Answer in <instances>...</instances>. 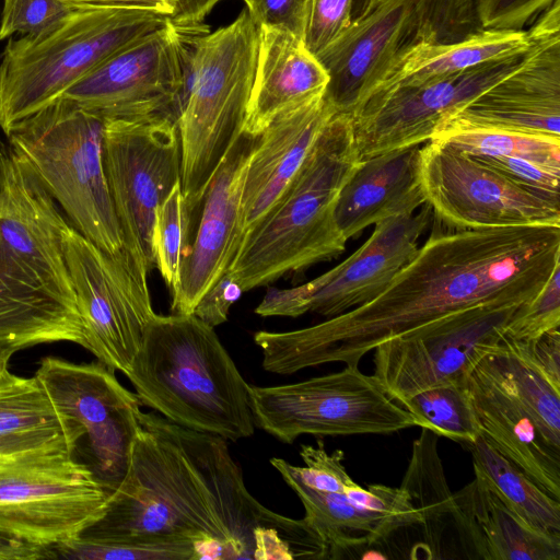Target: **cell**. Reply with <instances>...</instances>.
Returning <instances> with one entry per match:
<instances>
[{
  "label": "cell",
  "instance_id": "obj_1",
  "mask_svg": "<svg viewBox=\"0 0 560 560\" xmlns=\"http://www.w3.org/2000/svg\"><path fill=\"white\" fill-rule=\"evenodd\" d=\"M436 220L413 258L371 301L310 327L257 331L264 370L358 368L380 343L451 314L529 302L560 264V226L464 229Z\"/></svg>",
  "mask_w": 560,
  "mask_h": 560
},
{
  "label": "cell",
  "instance_id": "obj_2",
  "mask_svg": "<svg viewBox=\"0 0 560 560\" xmlns=\"http://www.w3.org/2000/svg\"><path fill=\"white\" fill-rule=\"evenodd\" d=\"M258 526L280 530L305 558L324 548L305 518L275 513L250 494L225 439L141 411L126 474L103 517L81 535L211 537L236 560L254 559Z\"/></svg>",
  "mask_w": 560,
  "mask_h": 560
},
{
  "label": "cell",
  "instance_id": "obj_3",
  "mask_svg": "<svg viewBox=\"0 0 560 560\" xmlns=\"http://www.w3.org/2000/svg\"><path fill=\"white\" fill-rule=\"evenodd\" d=\"M73 226L26 160L0 150V345L84 346L66 260Z\"/></svg>",
  "mask_w": 560,
  "mask_h": 560
},
{
  "label": "cell",
  "instance_id": "obj_4",
  "mask_svg": "<svg viewBox=\"0 0 560 560\" xmlns=\"http://www.w3.org/2000/svg\"><path fill=\"white\" fill-rule=\"evenodd\" d=\"M126 376L141 406L175 424L233 442L255 432L249 384L194 314H155Z\"/></svg>",
  "mask_w": 560,
  "mask_h": 560
},
{
  "label": "cell",
  "instance_id": "obj_5",
  "mask_svg": "<svg viewBox=\"0 0 560 560\" xmlns=\"http://www.w3.org/2000/svg\"><path fill=\"white\" fill-rule=\"evenodd\" d=\"M361 163L351 116L336 113L279 202L243 236L228 270L244 292L343 253L336 205Z\"/></svg>",
  "mask_w": 560,
  "mask_h": 560
},
{
  "label": "cell",
  "instance_id": "obj_6",
  "mask_svg": "<svg viewBox=\"0 0 560 560\" xmlns=\"http://www.w3.org/2000/svg\"><path fill=\"white\" fill-rule=\"evenodd\" d=\"M258 44L259 26L247 8L198 37L190 91L177 120L188 232L212 175L243 130Z\"/></svg>",
  "mask_w": 560,
  "mask_h": 560
},
{
  "label": "cell",
  "instance_id": "obj_7",
  "mask_svg": "<svg viewBox=\"0 0 560 560\" xmlns=\"http://www.w3.org/2000/svg\"><path fill=\"white\" fill-rule=\"evenodd\" d=\"M168 21L145 10L85 8L40 33L11 38L0 63L1 129L8 133L114 52Z\"/></svg>",
  "mask_w": 560,
  "mask_h": 560
},
{
  "label": "cell",
  "instance_id": "obj_8",
  "mask_svg": "<svg viewBox=\"0 0 560 560\" xmlns=\"http://www.w3.org/2000/svg\"><path fill=\"white\" fill-rule=\"evenodd\" d=\"M106 118L60 96L14 125L20 153L71 225L110 256L124 253L103 160Z\"/></svg>",
  "mask_w": 560,
  "mask_h": 560
},
{
  "label": "cell",
  "instance_id": "obj_9",
  "mask_svg": "<svg viewBox=\"0 0 560 560\" xmlns=\"http://www.w3.org/2000/svg\"><path fill=\"white\" fill-rule=\"evenodd\" d=\"M110 492L63 448L0 456V533L49 550L100 521Z\"/></svg>",
  "mask_w": 560,
  "mask_h": 560
},
{
  "label": "cell",
  "instance_id": "obj_10",
  "mask_svg": "<svg viewBox=\"0 0 560 560\" xmlns=\"http://www.w3.org/2000/svg\"><path fill=\"white\" fill-rule=\"evenodd\" d=\"M249 405L255 427L287 444L302 434H387L416 425L373 375L352 366L292 384L249 385Z\"/></svg>",
  "mask_w": 560,
  "mask_h": 560
},
{
  "label": "cell",
  "instance_id": "obj_11",
  "mask_svg": "<svg viewBox=\"0 0 560 560\" xmlns=\"http://www.w3.org/2000/svg\"><path fill=\"white\" fill-rule=\"evenodd\" d=\"M103 160L124 253L150 272L156 210L180 183L177 124L168 118L106 119Z\"/></svg>",
  "mask_w": 560,
  "mask_h": 560
},
{
  "label": "cell",
  "instance_id": "obj_12",
  "mask_svg": "<svg viewBox=\"0 0 560 560\" xmlns=\"http://www.w3.org/2000/svg\"><path fill=\"white\" fill-rule=\"evenodd\" d=\"M66 260L83 324V348L126 375L155 316L149 272L125 253L106 254L74 228L66 240Z\"/></svg>",
  "mask_w": 560,
  "mask_h": 560
},
{
  "label": "cell",
  "instance_id": "obj_13",
  "mask_svg": "<svg viewBox=\"0 0 560 560\" xmlns=\"http://www.w3.org/2000/svg\"><path fill=\"white\" fill-rule=\"evenodd\" d=\"M419 178L434 218L453 228L560 226V201L525 188L431 139L420 147Z\"/></svg>",
  "mask_w": 560,
  "mask_h": 560
},
{
  "label": "cell",
  "instance_id": "obj_14",
  "mask_svg": "<svg viewBox=\"0 0 560 560\" xmlns=\"http://www.w3.org/2000/svg\"><path fill=\"white\" fill-rule=\"evenodd\" d=\"M522 305L470 307L388 339L374 349L373 377L398 402L432 386L463 382L499 345Z\"/></svg>",
  "mask_w": 560,
  "mask_h": 560
},
{
  "label": "cell",
  "instance_id": "obj_15",
  "mask_svg": "<svg viewBox=\"0 0 560 560\" xmlns=\"http://www.w3.org/2000/svg\"><path fill=\"white\" fill-rule=\"evenodd\" d=\"M431 213L424 203L411 214L374 224L371 236L332 269L298 287H269L255 313L298 317L313 312L328 318L371 301L413 258Z\"/></svg>",
  "mask_w": 560,
  "mask_h": 560
},
{
  "label": "cell",
  "instance_id": "obj_16",
  "mask_svg": "<svg viewBox=\"0 0 560 560\" xmlns=\"http://www.w3.org/2000/svg\"><path fill=\"white\" fill-rule=\"evenodd\" d=\"M183 34L171 21L120 48L61 96L106 119L168 118L183 83Z\"/></svg>",
  "mask_w": 560,
  "mask_h": 560
},
{
  "label": "cell",
  "instance_id": "obj_17",
  "mask_svg": "<svg viewBox=\"0 0 560 560\" xmlns=\"http://www.w3.org/2000/svg\"><path fill=\"white\" fill-rule=\"evenodd\" d=\"M525 55L370 96L350 115L361 160L428 142L452 114L514 72Z\"/></svg>",
  "mask_w": 560,
  "mask_h": 560
},
{
  "label": "cell",
  "instance_id": "obj_18",
  "mask_svg": "<svg viewBox=\"0 0 560 560\" xmlns=\"http://www.w3.org/2000/svg\"><path fill=\"white\" fill-rule=\"evenodd\" d=\"M101 361L45 358L35 373L57 410L88 436L97 478L113 491L122 480L141 404Z\"/></svg>",
  "mask_w": 560,
  "mask_h": 560
},
{
  "label": "cell",
  "instance_id": "obj_19",
  "mask_svg": "<svg viewBox=\"0 0 560 560\" xmlns=\"http://www.w3.org/2000/svg\"><path fill=\"white\" fill-rule=\"evenodd\" d=\"M526 31L530 47L522 65L452 114L439 130L486 128L560 138V20L547 13Z\"/></svg>",
  "mask_w": 560,
  "mask_h": 560
},
{
  "label": "cell",
  "instance_id": "obj_20",
  "mask_svg": "<svg viewBox=\"0 0 560 560\" xmlns=\"http://www.w3.org/2000/svg\"><path fill=\"white\" fill-rule=\"evenodd\" d=\"M259 135L242 130L206 188L194 238L184 253L179 284L172 293L173 314H192L201 296L230 267L240 247L243 184Z\"/></svg>",
  "mask_w": 560,
  "mask_h": 560
},
{
  "label": "cell",
  "instance_id": "obj_21",
  "mask_svg": "<svg viewBox=\"0 0 560 560\" xmlns=\"http://www.w3.org/2000/svg\"><path fill=\"white\" fill-rule=\"evenodd\" d=\"M420 0H365L359 15L317 56L328 74L325 98L352 115L409 45Z\"/></svg>",
  "mask_w": 560,
  "mask_h": 560
},
{
  "label": "cell",
  "instance_id": "obj_22",
  "mask_svg": "<svg viewBox=\"0 0 560 560\" xmlns=\"http://www.w3.org/2000/svg\"><path fill=\"white\" fill-rule=\"evenodd\" d=\"M335 114L320 95L280 113L259 135L243 184V236L279 202Z\"/></svg>",
  "mask_w": 560,
  "mask_h": 560
},
{
  "label": "cell",
  "instance_id": "obj_23",
  "mask_svg": "<svg viewBox=\"0 0 560 560\" xmlns=\"http://www.w3.org/2000/svg\"><path fill=\"white\" fill-rule=\"evenodd\" d=\"M464 385L481 435L535 483L560 500V452L544 439L538 427L483 357Z\"/></svg>",
  "mask_w": 560,
  "mask_h": 560
},
{
  "label": "cell",
  "instance_id": "obj_24",
  "mask_svg": "<svg viewBox=\"0 0 560 560\" xmlns=\"http://www.w3.org/2000/svg\"><path fill=\"white\" fill-rule=\"evenodd\" d=\"M453 520L462 541L485 560H559L560 535L536 529L520 517L489 481L475 479L453 493Z\"/></svg>",
  "mask_w": 560,
  "mask_h": 560
},
{
  "label": "cell",
  "instance_id": "obj_25",
  "mask_svg": "<svg viewBox=\"0 0 560 560\" xmlns=\"http://www.w3.org/2000/svg\"><path fill=\"white\" fill-rule=\"evenodd\" d=\"M420 147L401 148L362 161L342 187L336 205V221L347 241L370 225L411 214L425 203L419 178Z\"/></svg>",
  "mask_w": 560,
  "mask_h": 560
},
{
  "label": "cell",
  "instance_id": "obj_26",
  "mask_svg": "<svg viewBox=\"0 0 560 560\" xmlns=\"http://www.w3.org/2000/svg\"><path fill=\"white\" fill-rule=\"evenodd\" d=\"M328 74L303 40L259 26L255 79L243 130L261 133L280 113L324 95Z\"/></svg>",
  "mask_w": 560,
  "mask_h": 560
},
{
  "label": "cell",
  "instance_id": "obj_27",
  "mask_svg": "<svg viewBox=\"0 0 560 560\" xmlns=\"http://www.w3.org/2000/svg\"><path fill=\"white\" fill-rule=\"evenodd\" d=\"M529 47L526 30H479L453 42H412L397 55L366 98L390 89L443 79L487 61L523 55Z\"/></svg>",
  "mask_w": 560,
  "mask_h": 560
},
{
  "label": "cell",
  "instance_id": "obj_28",
  "mask_svg": "<svg viewBox=\"0 0 560 560\" xmlns=\"http://www.w3.org/2000/svg\"><path fill=\"white\" fill-rule=\"evenodd\" d=\"M83 436L57 410L35 375L0 373V456L47 448L73 454Z\"/></svg>",
  "mask_w": 560,
  "mask_h": 560
},
{
  "label": "cell",
  "instance_id": "obj_29",
  "mask_svg": "<svg viewBox=\"0 0 560 560\" xmlns=\"http://www.w3.org/2000/svg\"><path fill=\"white\" fill-rule=\"evenodd\" d=\"M296 493L305 510V520L328 546V559L388 538L399 525L392 518L351 502L345 493L322 492L304 486L292 474L273 466Z\"/></svg>",
  "mask_w": 560,
  "mask_h": 560
},
{
  "label": "cell",
  "instance_id": "obj_30",
  "mask_svg": "<svg viewBox=\"0 0 560 560\" xmlns=\"http://www.w3.org/2000/svg\"><path fill=\"white\" fill-rule=\"evenodd\" d=\"M475 472L482 475L502 500L526 523L560 535V502L550 497L481 434L468 444Z\"/></svg>",
  "mask_w": 560,
  "mask_h": 560
},
{
  "label": "cell",
  "instance_id": "obj_31",
  "mask_svg": "<svg viewBox=\"0 0 560 560\" xmlns=\"http://www.w3.org/2000/svg\"><path fill=\"white\" fill-rule=\"evenodd\" d=\"M483 360L532 417L546 442L560 452V392L503 339Z\"/></svg>",
  "mask_w": 560,
  "mask_h": 560
},
{
  "label": "cell",
  "instance_id": "obj_32",
  "mask_svg": "<svg viewBox=\"0 0 560 560\" xmlns=\"http://www.w3.org/2000/svg\"><path fill=\"white\" fill-rule=\"evenodd\" d=\"M438 434L422 428L412 444L409 465L400 488L422 518L429 539L439 541L441 525L453 515L454 495L451 491L438 450Z\"/></svg>",
  "mask_w": 560,
  "mask_h": 560
},
{
  "label": "cell",
  "instance_id": "obj_33",
  "mask_svg": "<svg viewBox=\"0 0 560 560\" xmlns=\"http://www.w3.org/2000/svg\"><path fill=\"white\" fill-rule=\"evenodd\" d=\"M50 558L89 560H191L192 544L187 537L135 535L79 537L49 549Z\"/></svg>",
  "mask_w": 560,
  "mask_h": 560
},
{
  "label": "cell",
  "instance_id": "obj_34",
  "mask_svg": "<svg viewBox=\"0 0 560 560\" xmlns=\"http://www.w3.org/2000/svg\"><path fill=\"white\" fill-rule=\"evenodd\" d=\"M464 381L429 387L399 404L413 418L416 425L468 445L481 433Z\"/></svg>",
  "mask_w": 560,
  "mask_h": 560
},
{
  "label": "cell",
  "instance_id": "obj_35",
  "mask_svg": "<svg viewBox=\"0 0 560 560\" xmlns=\"http://www.w3.org/2000/svg\"><path fill=\"white\" fill-rule=\"evenodd\" d=\"M432 139L471 156L524 158L560 167V138L486 128H444Z\"/></svg>",
  "mask_w": 560,
  "mask_h": 560
},
{
  "label": "cell",
  "instance_id": "obj_36",
  "mask_svg": "<svg viewBox=\"0 0 560 560\" xmlns=\"http://www.w3.org/2000/svg\"><path fill=\"white\" fill-rule=\"evenodd\" d=\"M187 244V212L177 183L155 213L152 246L155 266L172 293L177 289Z\"/></svg>",
  "mask_w": 560,
  "mask_h": 560
},
{
  "label": "cell",
  "instance_id": "obj_37",
  "mask_svg": "<svg viewBox=\"0 0 560 560\" xmlns=\"http://www.w3.org/2000/svg\"><path fill=\"white\" fill-rule=\"evenodd\" d=\"M300 456L305 466H294L289 462L272 457L271 466H280L292 474L304 486L322 492L345 493V491L357 482L348 475L345 466V454L336 450L328 454L322 440L317 445H302Z\"/></svg>",
  "mask_w": 560,
  "mask_h": 560
},
{
  "label": "cell",
  "instance_id": "obj_38",
  "mask_svg": "<svg viewBox=\"0 0 560 560\" xmlns=\"http://www.w3.org/2000/svg\"><path fill=\"white\" fill-rule=\"evenodd\" d=\"M560 326V264L539 292L523 304L505 327L504 337L532 340Z\"/></svg>",
  "mask_w": 560,
  "mask_h": 560
},
{
  "label": "cell",
  "instance_id": "obj_39",
  "mask_svg": "<svg viewBox=\"0 0 560 560\" xmlns=\"http://www.w3.org/2000/svg\"><path fill=\"white\" fill-rule=\"evenodd\" d=\"M81 9L65 0H3L0 40L35 35Z\"/></svg>",
  "mask_w": 560,
  "mask_h": 560
},
{
  "label": "cell",
  "instance_id": "obj_40",
  "mask_svg": "<svg viewBox=\"0 0 560 560\" xmlns=\"http://www.w3.org/2000/svg\"><path fill=\"white\" fill-rule=\"evenodd\" d=\"M474 158L502 173L514 183L560 201V167L524 158Z\"/></svg>",
  "mask_w": 560,
  "mask_h": 560
},
{
  "label": "cell",
  "instance_id": "obj_41",
  "mask_svg": "<svg viewBox=\"0 0 560 560\" xmlns=\"http://www.w3.org/2000/svg\"><path fill=\"white\" fill-rule=\"evenodd\" d=\"M345 494L351 502L394 520L400 528L422 525L419 512L400 487L375 483L364 489L355 483L349 487Z\"/></svg>",
  "mask_w": 560,
  "mask_h": 560
},
{
  "label": "cell",
  "instance_id": "obj_42",
  "mask_svg": "<svg viewBox=\"0 0 560 560\" xmlns=\"http://www.w3.org/2000/svg\"><path fill=\"white\" fill-rule=\"evenodd\" d=\"M353 0H311L303 43L315 57L349 25Z\"/></svg>",
  "mask_w": 560,
  "mask_h": 560
},
{
  "label": "cell",
  "instance_id": "obj_43",
  "mask_svg": "<svg viewBox=\"0 0 560 560\" xmlns=\"http://www.w3.org/2000/svg\"><path fill=\"white\" fill-rule=\"evenodd\" d=\"M556 1L558 0H477V22L480 30L525 31L524 26Z\"/></svg>",
  "mask_w": 560,
  "mask_h": 560
},
{
  "label": "cell",
  "instance_id": "obj_44",
  "mask_svg": "<svg viewBox=\"0 0 560 560\" xmlns=\"http://www.w3.org/2000/svg\"><path fill=\"white\" fill-rule=\"evenodd\" d=\"M503 341L520 358L530 364L547 382L560 392V331L553 329L532 340Z\"/></svg>",
  "mask_w": 560,
  "mask_h": 560
},
{
  "label": "cell",
  "instance_id": "obj_45",
  "mask_svg": "<svg viewBox=\"0 0 560 560\" xmlns=\"http://www.w3.org/2000/svg\"><path fill=\"white\" fill-rule=\"evenodd\" d=\"M310 7L311 0H256L249 13L258 26L279 28L303 40Z\"/></svg>",
  "mask_w": 560,
  "mask_h": 560
},
{
  "label": "cell",
  "instance_id": "obj_46",
  "mask_svg": "<svg viewBox=\"0 0 560 560\" xmlns=\"http://www.w3.org/2000/svg\"><path fill=\"white\" fill-rule=\"evenodd\" d=\"M243 293L240 284L226 269L201 296L192 314L214 328L228 320L231 306Z\"/></svg>",
  "mask_w": 560,
  "mask_h": 560
},
{
  "label": "cell",
  "instance_id": "obj_47",
  "mask_svg": "<svg viewBox=\"0 0 560 560\" xmlns=\"http://www.w3.org/2000/svg\"><path fill=\"white\" fill-rule=\"evenodd\" d=\"M255 560L302 559L295 545L273 527L258 526L254 530Z\"/></svg>",
  "mask_w": 560,
  "mask_h": 560
},
{
  "label": "cell",
  "instance_id": "obj_48",
  "mask_svg": "<svg viewBox=\"0 0 560 560\" xmlns=\"http://www.w3.org/2000/svg\"><path fill=\"white\" fill-rule=\"evenodd\" d=\"M221 0H170L173 13L171 23L182 31H209L203 20Z\"/></svg>",
  "mask_w": 560,
  "mask_h": 560
},
{
  "label": "cell",
  "instance_id": "obj_49",
  "mask_svg": "<svg viewBox=\"0 0 560 560\" xmlns=\"http://www.w3.org/2000/svg\"><path fill=\"white\" fill-rule=\"evenodd\" d=\"M81 8L92 9H136L167 15L173 13L170 0H65Z\"/></svg>",
  "mask_w": 560,
  "mask_h": 560
},
{
  "label": "cell",
  "instance_id": "obj_50",
  "mask_svg": "<svg viewBox=\"0 0 560 560\" xmlns=\"http://www.w3.org/2000/svg\"><path fill=\"white\" fill-rule=\"evenodd\" d=\"M49 558V550L25 544L0 533V559H42Z\"/></svg>",
  "mask_w": 560,
  "mask_h": 560
},
{
  "label": "cell",
  "instance_id": "obj_51",
  "mask_svg": "<svg viewBox=\"0 0 560 560\" xmlns=\"http://www.w3.org/2000/svg\"><path fill=\"white\" fill-rule=\"evenodd\" d=\"M14 352H16L15 349L9 346L0 345V373L8 370L10 359Z\"/></svg>",
  "mask_w": 560,
  "mask_h": 560
},
{
  "label": "cell",
  "instance_id": "obj_52",
  "mask_svg": "<svg viewBox=\"0 0 560 560\" xmlns=\"http://www.w3.org/2000/svg\"><path fill=\"white\" fill-rule=\"evenodd\" d=\"M243 1L245 2L246 8H247L248 10H252V9H253V7H254V4H255V2H256V0H243Z\"/></svg>",
  "mask_w": 560,
  "mask_h": 560
},
{
  "label": "cell",
  "instance_id": "obj_53",
  "mask_svg": "<svg viewBox=\"0 0 560 560\" xmlns=\"http://www.w3.org/2000/svg\"><path fill=\"white\" fill-rule=\"evenodd\" d=\"M1 147H2V142H1V140H0V150H1Z\"/></svg>",
  "mask_w": 560,
  "mask_h": 560
}]
</instances>
